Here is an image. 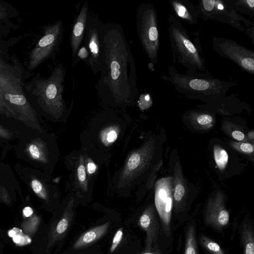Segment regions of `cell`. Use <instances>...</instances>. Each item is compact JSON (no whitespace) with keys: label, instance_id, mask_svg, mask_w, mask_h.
<instances>
[{"label":"cell","instance_id":"cell-1","mask_svg":"<svg viewBox=\"0 0 254 254\" xmlns=\"http://www.w3.org/2000/svg\"><path fill=\"white\" fill-rule=\"evenodd\" d=\"M102 37L100 74L95 86L97 95L104 103L113 107L130 106L138 94L137 74L123 28L115 23H103Z\"/></svg>","mask_w":254,"mask_h":254},{"label":"cell","instance_id":"cell-2","mask_svg":"<svg viewBox=\"0 0 254 254\" xmlns=\"http://www.w3.org/2000/svg\"><path fill=\"white\" fill-rule=\"evenodd\" d=\"M11 65L5 61L0 64V100L12 115L13 118L26 127L42 132L36 111L24 91V80L28 77L15 58Z\"/></svg>","mask_w":254,"mask_h":254},{"label":"cell","instance_id":"cell-3","mask_svg":"<svg viewBox=\"0 0 254 254\" xmlns=\"http://www.w3.org/2000/svg\"><path fill=\"white\" fill-rule=\"evenodd\" d=\"M168 76L162 78L169 81L179 93L187 98L199 99L207 103H218L226 98L229 89L239 85L214 77L209 72L194 75L181 73L174 66H168Z\"/></svg>","mask_w":254,"mask_h":254},{"label":"cell","instance_id":"cell-4","mask_svg":"<svg viewBox=\"0 0 254 254\" xmlns=\"http://www.w3.org/2000/svg\"><path fill=\"white\" fill-rule=\"evenodd\" d=\"M168 33L173 62L181 65L188 75L208 72L199 41V33L192 41L186 28L172 13L167 18Z\"/></svg>","mask_w":254,"mask_h":254},{"label":"cell","instance_id":"cell-5","mask_svg":"<svg viewBox=\"0 0 254 254\" xmlns=\"http://www.w3.org/2000/svg\"><path fill=\"white\" fill-rule=\"evenodd\" d=\"M65 76V67L58 63L48 77H42L37 73L24 86L36 99L42 110L55 119L61 118L66 112L63 98Z\"/></svg>","mask_w":254,"mask_h":254},{"label":"cell","instance_id":"cell-6","mask_svg":"<svg viewBox=\"0 0 254 254\" xmlns=\"http://www.w3.org/2000/svg\"><path fill=\"white\" fill-rule=\"evenodd\" d=\"M136 28L142 49L153 66L157 64L160 48L157 12L151 3H142L137 8Z\"/></svg>","mask_w":254,"mask_h":254},{"label":"cell","instance_id":"cell-7","mask_svg":"<svg viewBox=\"0 0 254 254\" xmlns=\"http://www.w3.org/2000/svg\"><path fill=\"white\" fill-rule=\"evenodd\" d=\"M195 5L199 18L204 21L210 19L225 23L244 32L254 25L234 9L232 0H199Z\"/></svg>","mask_w":254,"mask_h":254},{"label":"cell","instance_id":"cell-8","mask_svg":"<svg viewBox=\"0 0 254 254\" xmlns=\"http://www.w3.org/2000/svg\"><path fill=\"white\" fill-rule=\"evenodd\" d=\"M63 33L61 20L44 26L42 37L29 54L26 66L28 72H32L49 59H55L63 40Z\"/></svg>","mask_w":254,"mask_h":254},{"label":"cell","instance_id":"cell-9","mask_svg":"<svg viewBox=\"0 0 254 254\" xmlns=\"http://www.w3.org/2000/svg\"><path fill=\"white\" fill-rule=\"evenodd\" d=\"M159 154V145L155 139L146 141L132 151L126 159L120 172L118 187L128 186L149 168Z\"/></svg>","mask_w":254,"mask_h":254},{"label":"cell","instance_id":"cell-10","mask_svg":"<svg viewBox=\"0 0 254 254\" xmlns=\"http://www.w3.org/2000/svg\"><path fill=\"white\" fill-rule=\"evenodd\" d=\"M213 50L220 57L236 64L248 73L254 74V52L237 43L223 37H212Z\"/></svg>","mask_w":254,"mask_h":254},{"label":"cell","instance_id":"cell-11","mask_svg":"<svg viewBox=\"0 0 254 254\" xmlns=\"http://www.w3.org/2000/svg\"><path fill=\"white\" fill-rule=\"evenodd\" d=\"M103 24L97 15L89 11L83 41L89 54L88 65L94 75L99 72L102 57Z\"/></svg>","mask_w":254,"mask_h":254},{"label":"cell","instance_id":"cell-12","mask_svg":"<svg viewBox=\"0 0 254 254\" xmlns=\"http://www.w3.org/2000/svg\"><path fill=\"white\" fill-rule=\"evenodd\" d=\"M173 179V177L161 178L156 182L155 185V207L167 236L170 233V221L174 202Z\"/></svg>","mask_w":254,"mask_h":254},{"label":"cell","instance_id":"cell-13","mask_svg":"<svg viewBox=\"0 0 254 254\" xmlns=\"http://www.w3.org/2000/svg\"><path fill=\"white\" fill-rule=\"evenodd\" d=\"M205 220L207 224L217 228L228 224L229 214L226 208L223 192L217 191L209 198L206 205Z\"/></svg>","mask_w":254,"mask_h":254},{"label":"cell","instance_id":"cell-14","mask_svg":"<svg viewBox=\"0 0 254 254\" xmlns=\"http://www.w3.org/2000/svg\"><path fill=\"white\" fill-rule=\"evenodd\" d=\"M74 199L68 202L62 216L52 225L48 234L47 250L65 236L71 223L74 215Z\"/></svg>","mask_w":254,"mask_h":254},{"label":"cell","instance_id":"cell-15","mask_svg":"<svg viewBox=\"0 0 254 254\" xmlns=\"http://www.w3.org/2000/svg\"><path fill=\"white\" fill-rule=\"evenodd\" d=\"M88 12L87 1L85 0L73 21L70 35L69 44L73 61L83 41Z\"/></svg>","mask_w":254,"mask_h":254},{"label":"cell","instance_id":"cell-16","mask_svg":"<svg viewBox=\"0 0 254 254\" xmlns=\"http://www.w3.org/2000/svg\"><path fill=\"white\" fill-rule=\"evenodd\" d=\"M138 224L146 232L145 250L149 251L156 242L159 230V224L152 205L148 206L140 216Z\"/></svg>","mask_w":254,"mask_h":254},{"label":"cell","instance_id":"cell-17","mask_svg":"<svg viewBox=\"0 0 254 254\" xmlns=\"http://www.w3.org/2000/svg\"><path fill=\"white\" fill-rule=\"evenodd\" d=\"M168 2L174 13L179 20L189 24H196L199 18L197 8L189 0H169Z\"/></svg>","mask_w":254,"mask_h":254},{"label":"cell","instance_id":"cell-18","mask_svg":"<svg viewBox=\"0 0 254 254\" xmlns=\"http://www.w3.org/2000/svg\"><path fill=\"white\" fill-rule=\"evenodd\" d=\"M20 13L16 8L5 1L0 0V39L6 37L11 30L16 29L14 23Z\"/></svg>","mask_w":254,"mask_h":254},{"label":"cell","instance_id":"cell-19","mask_svg":"<svg viewBox=\"0 0 254 254\" xmlns=\"http://www.w3.org/2000/svg\"><path fill=\"white\" fill-rule=\"evenodd\" d=\"M109 225L110 222H107L84 232L75 242L73 245V249H82L96 242L106 233Z\"/></svg>","mask_w":254,"mask_h":254},{"label":"cell","instance_id":"cell-20","mask_svg":"<svg viewBox=\"0 0 254 254\" xmlns=\"http://www.w3.org/2000/svg\"><path fill=\"white\" fill-rule=\"evenodd\" d=\"M173 196L176 208L182 203L187 193V186L184 179L181 164L177 161L174 168L173 177Z\"/></svg>","mask_w":254,"mask_h":254},{"label":"cell","instance_id":"cell-21","mask_svg":"<svg viewBox=\"0 0 254 254\" xmlns=\"http://www.w3.org/2000/svg\"><path fill=\"white\" fill-rule=\"evenodd\" d=\"M28 156L32 160L47 163L49 161V155L45 142L40 138L32 140L26 147Z\"/></svg>","mask_w":254,"mask_h":254},{"label":"cell","instance_id":"cell-22","mask_svg":"<svg viewBox=\"0 0 254 254\" xmlns=\"http://www.w3.org/2000/svg\"><path fill=\"white\" fill-rule=\"evenodd\" d=\"M187 117L192 126L196 129H209L215 123L214 116L207 112L191 111L187 113Z\"/></svg>","mask_w":254,"mask_h":254},{"label":"cell","instance_id":"cell-23","mask_svg":"<svg viewBox=\"0 0 254 254\" xmlns=\"http://www.w3.org/2000/svg\"><path fill=\"white\" fill-rule=\"evenodd\" d=\"M120 127L117 125L108 126L103 128L100 132L99 138L105 146L112 145L118 138Z\"/></svg>","mask_w":254,"mask_h":254},{"label":"cell","instance_id":"cell-24","mask_svg":"<svg viewBox=\"0 0 254 254\" xmlns=\"http://www.w3.org/2000/svg\"><path fill=\"white\" fill-rule=\"evenodd\" d=\"M234 9L239 14L254 19V0H232Z\"/></svg>","mask_w":254,"mask_h":254},{"label":"cell","instance_id":"cell-25","mask_svg":"<svg viewBox=\"0 0 254 254\" xmlns=\"http://www.w3.org/2000/svg\"><path fill=\"white\" fill-rule=\"evenodd\" d=\"M222 130L228 135L239 142H249V139L238 127L231 122H225L222 126Z\"/></svg>","mask_w":254,"mask_h":254},{"label":"cell","instance_id":"cell-26","mask_svg":"<svg viewBox=\"0 0 254 254\" xmlns=\"http://www.w3.org/2000/svg\"><path fill=\"white\" fill-rule=\"evenodd\" d=\"M41 218L39 216L33 214L28 218H24L21 223L22 231L30 237H33L39 226Z\"/></svg>","mask_w":254,"mask_h":254},{"label":"cell","instance_id":"cell-27","mask_svg":"<svg viewBox=\"0 0 254 254\" xmlns=\"http://www.w3.org/2000/svg\"><path fill=\"white\" fill-rule=\"evenodd\" d=\"M76 177L77 183L82 190H88L87 175L85 166L84 157L81 155L78 159L76 169Z\"/></svg>","mask_w":254,"mask_h":254},{"label":"cell","instance_id":"cell-28","mask_svg":"<svg viewBox=\"0 0 254 254\" xmlns=\"http://www.w3.org/2000/svg\"><path fill=\"white\" fill-rule=\"evenodd\" d=\"M185 254H198L194 226L190 225L186 233Z\"/></svg>","mask_w":254,"mask_h":254},{"label":"cell","instance_id":"cell-29","mask_svg":"<svg viewBox=\"0 0 254 254\" xmlns=\"http://www.w3.org/2000/svg\"><path fill=\"white\" fill-rule=\"evenodd\" d=\"M244 245V254H254V235L250 226L245 225L242 232Z\"/></svg>","mask_w":254,"mask_h":254},{"label":"cell","instance_id":"cell-30","mask_svg":"<svg viewBox=\"0 0 254 254\" xmlns=\"http://www.w3.org/2000/svg\"><path fill=\"white\" fill-rule=\"evenodd\" d=\"M8 234L9 237L12 238L13 242L18 246H25L32 242L31 237L17 228H14L10 230Z\"/></svg>","mask_w":254,"mask_h":254},{"label":"cell","instance_id":"cell-31","mask_svg":"<svg viewBox=\"0 0 254 254\" xmlns=\"http://www.w3.org/2000/svg\"><path fill=\"white\" fill-rule=\"evenodd\" d=\"M213 155L215 162L221 170H224L228 161V155L227 151L219 145L213 146Z\"/></svg>","mask_w":254,"mask_h":254},{"label":"cell","instance_id":"cell-32","mask_svg":"<svg viewBox=\"0 0 254 254\" xmlns=\"http://www.w3.org/2000/svg\"><path fill=\"white\" fill-rule=\"evenodd\" d=\"M30 185L35 193L40 198L48 200L49 194L44 185L39 180L33 178L30 183Z\"/></svg>","mask_w":254,"mask_h":254},{"label":"cell","instance_id":"cell-33","mask_svg":"<svg viewBox=\"0 0 254 254\" xmlns=\"http://www.w3.org/2000/svg\"><path fill=\"white\" fill-rule=\"evenodd\" d=\"M200 241L203 247L212 254H225L217 243L209 239L207 237L201 235Z\"/></svg>","mask_w":254,"mask_h":254},{"label":"cell","instance_id":"cell-34","mask_svg":"<svg viewBox=\"0 0 254 254\" xmlns=\"http://www.w3.org/2000/svg\"><path fill=\"white\" fill-rule=\"evenodd\" d=\"M230 145L237 151L248 155H254V145L249 142L231 141Z\"/></svg>","mask_w":254,"mask_h":254},{"label":"cell","instance_id":"cell-35","mask_svg":"<svg viewBox=\"0 0 254 254\" xmlns=\"http://www.w3.org/2000/svg\"><path fill=\"white\" fill-rule=\"evenodd\" d=\"M89 54L86 48L83 46L78 49L76 58L73 61L72 66L73 67L80 60L83 61L87 65L88 64Z\"/></svg>","mask_w":254,"mask_h":254},{"label":"cell","instance_id":"cell-36","mask_svg":"<svg viewBox=\"0 0 254 254\" xmlns=\"http://www.w3.org/2000/svg\"><path fill=\"white\" fill-rule=\"evenodd\" d=\"M123 236V230L122 228H120L116 232L112 240L110 252L111 253H113L119 245L121 243Z\"/></svg>","mask_w":254,"mask_h":254},{"label":"cell","instance_id":"cell-37","mask_svg":"<svg viewBox=\"0 0 254 254\" xmlns=\"http://www.w3.org/2000/svg\"><path fill=\"white\" fill-rule=\"evenodd\" d=\"M84 162L87 177H91L96 172L97 167L90 158H87Z\"/></svg>","mask_w":254,"mask_h":254},{"label":"cell","instance_id":"cell-38","mask_svg":"<svg viewBox=\"0 0 254 254\" xmlns=\"http://www.w3.org/2000/svg\"><path fill=\"white\" fill-rule=\"evenodd\" d=\"M0 201L6 204L11 203V199L8 190L5 186H3L0 180Z\"/></svg>","mask_w":254,"mask_h":254},{"label":"cell","instance_id":"cell-39","mask_svg":"<svg viewBox=\"0 0 254 254\" xmlns=\"http://www.w3.org/2000/svg\"><path fill=\"white\" fill-rule=\"evenodd\" d=\"M12 133L0 125V137L4 139H10L12 137Z\"/></svg>","mask_w":254,"mask_h":254},{"label":"cell","instance_id":"cell-40","mask_svg":"<svg viewBox=\"0 0 254 254\" xmlns=\"http://www.w3.org/2000/svg\"><path fill=\"white\" fill-rule=\"evenodd\" d=\"M0 114L4 115L7 117L13 118L12 115L7 109L4 105L0 100Z\"/></svg>","mask_w":254,"mask_h":254},{"label":"cell","instance_id":"cell-41","mask_svg":"<svg viewBox=\"0 0 254 254\" xmlns=\"http://www.w3.org/2000/svg\"><path fill=\"white\" fill-rule=\"evenodd\" d=\"M22 214L23 219L28 218L33 214V210L30 207H25L23 209Z\"/></svg>","mask_w":254,"mask_h":254},{"label":"cell","instance_id":"cell-42","mask_svg":"<svg viewBox=\"0 0 254 254\" xmlns=\"http://www.w3.org/2000/svg\"><path fill=\"white\" fill-rule=\"evenodd\" d=\"M245 32L251 39L252 43H253V44H254V25L248 28L245 29Z\"/></svg>","mask_w":254,"mask_h":254},{"label":"cell","instance_id":"cell-43","mask_svg":"<svg viewBox=\"0 0 254 254\" xmlns=\"http://www.w3.org/2000/svg\"><path fill=\"white\" fill-rule=\"evenodd\" d=\"M5 44H4V43H0V56H1L2 57V55L1 52H3V50H4V48H8V47H5Z\"/></svg>","mask_w":254,"mask_h":254},{"label":"cell","instance_id":"cell-44","mask_svg":"<svg viewBox=\"0 0 254 254\" xmlns=\"http://www.w3.org/2000/svg\"><path fill=\"white\" fill-rule=\"evenodd\" d=\"M248 138L249 139H254V132L252 131L251 132H249L248 134Z\"/></svg>","mask_w":254,"mask_h":254},{"label":"cell","instance_id":"cell-45","mask_svg":"<svg viewBox=\"0 0 254 254\" xmlns=\"http://www.w3.org/2000/svg\"><path fill=\"white\" fill-rule=\"evenodd\" d=\"M141 254H155L151 253V252H150L149 251H146V252H144V253H142Z\"/></svg>","mask_w":254,"mask_h":254}]
</instances>
